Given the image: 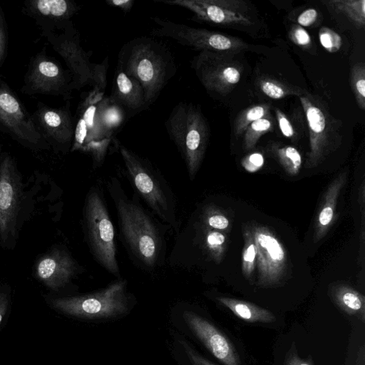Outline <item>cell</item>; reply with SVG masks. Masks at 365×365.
<instances>
[{"mask_svg": "<svg viewBox=\"0 0 365 365\" xmlns=\"http://www.w3.org/2000/svg\"><path fill=\"white\" fill-rule=\"evenodd\" d=\"M36 9L43 16L65 19L70 17L76 10V6L66 0H38Z\"/></svg>", "mask_w": 365, "mask_h": 365, "instance_id": "obj_26", "label": "cell"}, {"mask_svg": "<svg viewBox=\"0 0 365 365\" xmlns=\"http://www.w3.org/2000/svg\"><path fill=\"white\" fill-rule=\"evenodd\" d=\"M37 73L43 78L62 81V75L59 67L50 61H42L37 65Z\"/></svg>", "mask_w": 365, "mask_h": 365, "instance_id": "obj_35", "label": "cell"}, {"mask_svg": "<svg viewBox=\"0 0 365 365\" xmlns=\"http://www.w3.org/2000/svg\"><path fill=\"white\" fill-rule=\"evenodd\" d=\"M0 123L22 141L34 144L41 139L19 101L3 86H0Z\"/></svg>", "mask_w": 365, "mask_h": 365, "instance_id": "obj_15", "label": "cell"}, {"mask_svg": "<svg viewBox=\"0 0 365 365\" xmlns=\"http://www.w3.org/2000/svg\"><path fill=\"white\" fill-rule=\"evenodd\" d=\"M106 3L113 7H118L124 12H128L133 7V0H106Z\"/></svg>", "mask_w": 365, "mask_h": 365, "instance_id": "obj_41", "label": "cell"}, {"mask_svg": "<svg viewBox=\"0 0 365 365\" xmlns=\"http://www.w3.org/2000/svg\"><path fill=\"white\" fill-rule=\"evenodd\" d=\"M298 97L309 130L310 150L306 167L314 168L340 143L341 125L319 98L306 92Z\"/></svg>", "mask_w": 365, "mask_h": 365, "instance_id": "obj_8", "label": "cell"}, {"mask_svg": "<svg viewBox=\"0 0 365 365\" xmlns=\"http://www.w3.org/2000/svg\"><path fill=\"white\" fill-rule=\"evenodd\" d=\"M200 245L203 251L215 263L223 259L226 247L227 237L225 232L199 225Z\"/></svg>", "mask_w": 365, "mask_h": 365, "instance_id": "obj_20", "label": "cell"}, {"mask_svg": "<svg viewBox=\"0 0 365 365\" xmlns=\"http://www.w3.org/2000/svg\"><path fill=\"white\" fill-rule=\"evenodd\" d=\"M277 121L282 135L288 138H294L296 136V130L287 116L279 108H275Z\"/></svg>", "mask_w": 365, "mask_h": 365, "instance_id": "obj_36", "label": "cell"}, {"mask_svg": "<svg viewBox=\"0 0 365 365\" xmlns=\"http://www.w3.org/2000/svg\"><path fill=\"white\" fill-rule=\"evenodd\" d=\"M273 150L279 163L287 174L296 175L299 173L302 165V158L297 148L291 145H285L275 147Z\"/></svg>", "mask_w": 365, "mask_h": 365, "instance_id": "obj_27", "label": "cell"}, {"mask_svg": "<svg viewBox=\"0 0 365 365\" xmlns=\"http://www.w3.org/2000/svg\"><path fill=\"white\" fill-rule=\"evenodd\" d=\"M130 181L153 212L178 232L174 194L163 175L147 160L118 142Z\"/></svg>", "mask_w": 365, "mask_h": 365, "instance_id": "obj_3", "label": "cell"}, {"mask_svg": "<svg viewBox=\"0 0 365 365\" xmlns=\"http://www.w3.org/2000/svg\"><path fill=\"white\" fill-rule=\"evenodd\" d=\"M21 195L20 175L12 159L5 155L0 163V239L5 245L16 237Z\"/></svg>", "mask_w": 365, "mask_h": 365, "instance_id": "obj_12", "label": "cell"}, {"mask_svg": "<svg viewBox=\"0 0 365 365\" xmlns=\"http://www.w3.org/2000/svg\"><path fill=\"white\" fill-rule=\"evenodd\" d=\"M186 324L210 352L225 365H239L238 356L227 338L212 323L197 314L185 311Z\"/></svg>", "mask_w": 365, "mask_h": 365, "instance_id": "obj_13", "label": "cell"}, {"mask_svg": "<svg viewBox=\"0 0 365 365\" xmlns=\"http://www.w3.org/2000/svg\"><path fill=\"white\" fill-rule=\"evenodd\" d=\"M250 227L257 250L258 284L270 286L279 283L286 274L287 265L282 244L267 227L255 225Z\"/></svg>", "mask_w": 365, "mask_h": 365, "instance_id": "obj_11", "label": "cell"}, {"mask_svg": "<svg viewBox=\"0 0 365 365\" xmlns=\"http://www.w3.org/2000/svg\"><path fill=\"white\" fill-rule=\"evenodd\" d=\"M351 86L360 109H365V67L362 63L355 64L351 70Z\"/></svg>", "mask_w": 365, "mask_h": 365, "instance_id": "obj_31", "label": "cell"}, {"mask_svg": "<svg viewBox=\"0 0 365 365\" xmlns=\"http://www.w3.org/2000/svg\"><path fill=\"white\" fill-rule=\"evenodd\" d=\"M347 172L341 173L328 186L317 213L314 226V239L321 240L327 233L335 218L337 200L346 184Z\"/></svg>", "mask_w": 365, "mask_h": 365, "instance_id": "obj_16", "label": "cell"}, {"mask_svg": "<svg viewBox=\"0 0 365 365\" xmlns=\"http://www.w3.org/2000/svg\"><path fill=\"white\" fill-rule=\"evenodd\" d=\"M217 299L235 315L250 322L268 323L275 319L269 311L245 301L225 297H218Z\"/></svg>", "mask_w": 365, "mask_h": 365, "instance_id": "obj_18", "label": "cell"}, {"mask_svg": "<svg viewBox=\"0 0 365 365\" xmlns=\"http://www.w3.org/2000/svg\"><path fill=\"white\" fill-rule=\"evenodd\" d=\"M264 164L263 155L259 153H253L244 158L242 165L249 172H255Z\"/></svg>", "mask_w": 365, "mask_h": 365, "instance_id": "obj_38", "label": "cell"}, {"mask_svg": "<svg viewBox=\"0 0 365 365\" xmlns=\"http://www.w3.org/2000/svg\"><path fill=\"white\" fill-rule=\"evenodd\" d=\"M151 19L157 26L151 31L152 36L173 38L181 45L198 51H209L236 55L250 47V44L237 37L178 24L158 16H153Z\"/></svg>", "mask_w": 365, "mask_h": 365, "instance_id": "obj_9", "label": "cell"}, {"mask_svg": "<svg viewBox=\"0 0 365 365\" xmlns=\"http://www.w3.org/2000/svg\"><path fill=\"white\" fill-rule=\"evenodd\" d=\"M318 18V12L316 9L309 8L302 11L297 19V22L300 26L308 27L314 24Z\"/></svg>", "mask_w": 365, "mask_h": 365, "instance_id": "obj_40", "label": "cell"}, {"mask_svg": "<svg viewBox=\"0 0 365 365\" xmlns=\"http://www.w3.org/2000/svg\"><path fill=\"white\" fill-rule=\"evenodd\" d=\"M55 311L79 319H112L127 313L130 298L127 281L118 279L99 291L86 294L46 297Z\"/></svg>", "mask_w": 365, "mask_h": 365, "instance_id": "obj_5", "label": "cell"}, {"mask_svg": "<svg viewBox=\"0 0 365 365\" xmlns=\"http://www.w3.org/2000/svg\"><path fill=\"white\" fill-rule=\"evenodd\" d=\"M108 190L115 207L120 232L129 252L147 269H154L164 259V235L157 221L139 202L129 197L118 179L108 181Z\"/></svg>", "mask_w": 365, "mask_h": 365, "instance_id": "obj_1", "label": "cell"}, {"mask_svg": "<svg viewBox=\"0 0 365 365\" xmlns=\"http://www.w3.org/2000/svg\"><path fill=\"white\" fill-rule=\"evenodd\" d=\"M273 128L274 122L270 115L250 123L244 132V149L250 150L254 148L259 138Z\"/></svg>", "mask_w": 365, "mask_h": 365, "instance_id": "obj_29", "label": "cell"}, {"mask_svg": "<svg viewBox=\"0 0 365 365\" xmlns=\"http://www.w3.org/2000/svg\"><path fill=\"white\" fill-rule=\"evenodd\" d=\"M289 37L294 44L304 48L309 49L312 47V41L309 34L298 24L291 27Z\"/></svg>", "mask_w": 365, "mask_h": 365, "instance_id": "obj_34", "label": "cell"}, {"mask_svg": "<svg viewBox=\"0 0 365 365\" xmlns=\"http://www.w3.org/2000/svg\"><path fill=\"white\" fill-rule=\"evenodd\" d=\"M319 39L322 47L329 53L337 52L341 46L340 35L328 27H322L319 31Z\"/></svg>", "mask_w": 365, "mask_h": 365, "instance_id": "obj_33", "label": "cell"}, {"mask_svg": "<svg viewBox=\"0 0 365 365\" xmlns=\"http://www.w3.org/2000/svg\"><path fill=\"white\" fill-rule=\"evenodd\" d=\"M334 298L336 303L350 314L359 313L364 316V297L352 287L339 284L333 290Z\"/></svg>", "mask_w": 365, "mask_h": 365, "instance_id": "obj_23", "label": "cell"}, {"mask_svg": "<svg viewBox=\"0 0 365 365\" xmlns=\"http://www.w3.org/2000/svg\"><path fill=\"white\" fill-rule=\"evenodd\" d=\"M235 55L209 51H199L191 67L204 88L210 93L226 96L240 81L242 65Z\"/></svg>", "mask_w": 365, "mask_h": 365, "instance_id": "obj_10", "label": "cell"}, {"mask_svg": "<svg viewBox=\"0 0 365 365\" xmlns=\"http://www.w3.org/2000/svg\"><path fill=\"white\" fill-rule=\"evenodd\" d=\"M111 138H106L100 140H92L86 143L81 151L91 155L93 166L98 167L103 163Z\"/></svg>", "mask_w": 365, "mask_h": 365, "instance_id": "obj_32", "label": "cell"}, {"mask_svg": "<svg viewBox=\"0 0 365 365\" xmlns=\"http://www.w3.org/2000/svg\"><path fill=\"white\" fill-rule=\"evenodd\" d=\"M200 225L223 232L230 230L231 227L227 216L220 210L212 206L203 209L200 216Z\"/></svg>", "mask_w": 365, "mask_h": 365, "instance_id": "obj_30", "label": "cell"}, {"mask_svg": "<svg viewBox=\"0 0 365 365\" xmlns=\"http://www.w3.org/2000/svg\"><path fill=\"white\" fill-rule=\"evenodd\" d=\"M244 247L242 257V270L245 277L252 282L257 264V250L250 226L243 230Z\"/></svg>", "mask_w": 365, "mask_h": 365, "instance_id": "obj_25", "label": "cell"}, {"mask_svg": "<svg viewBox=\"0 0 365 365\" xmlns=\"http://www.w3.org/2000/svg\"><path fill=\"white\" fill-rule=\"evenodd\" d=\"M287 365H312L307 361H304L302 359H299L297 356H292L290 357L287 363Z\"/></svg>", "mask_w": 365, "mask_h": 365, "instance_id": "obj_43", "label": "cell"}, {"mask_svg": "<svg viewBox=\"0 0 365 365\" xmlns=\"http://www.w3.org/2000/svg\"><path fill=\"white\" fill-rule=\"evenodd\" d=\"M269 110L270 106L267 103L252 106L243 110L235 120V135H241L250 123L269 115Z\"/></svg>", "mask_w": 365, "mask_h": 365, "instance_id": "obj_28", "label": "cell"}, {"mask_svg": "<svg viewBox=\"0 0 365 365\" xmlns=\"http://www.w3.org/2000/svg\"><path fill=\"white\" fill-rule=\"evenodd\" d=\"M6 49V36L4 29L2 26V22L0 19V64L2 63V61L4 57Z\"/></svg>", "mask_w": 365, "mask_h": 365, "instance_id": "obj_42", "label": "cell"}, {"mask_svg": "<svg viewBox=\"0 0 365 365\" xmlns=\"http://www.w3.org/2000/svg\"><path fill=\"white\" fill-rule=\"evenodd\" d=\"M118 68L140 84L146 106L157 99L175 72L168 49L147 37L137 38L123 45L118 55Z\"/></svg>", "mask_w": 365, "mask_h": 365, "instance_id": "obj_2", "label": "cell"}, {"mask_svg": "<svg viewBox=\"0 0 365 365\" xmlns=\"http://www.w3.org/2000/svg\"><path fill=\"white\" fill-rule=\"evenodd\" d=\"M11 307V289L4 284L0 287V327L5 321Z\"/></svg>", "mask_w": 365, "mask_h": 365, "instance_id": "obj_37", "label": "cell"}, {"mask_svg": "<svg viewBox=\"0 0 365 365\" xmlns=\"http://www.w3.org/2000/svg\"><path fill=\"white\" fill-rule=\"evenodd\" d=\"M113 96L110 100L131 110H138L146 104L143 90L140 84L117 68Z\"/></svg>", "mask_w": 365, "mask_h": 365, "instance_id": "obj_17", "label": "cell"}, {"mask_svg": "<svg viewBox=\"0 0 365 365\" xmlns=\"http://www.w3.org/2000/svg\"><path fill=\"white\" fill-rule=\"evenodd\" d=\"M83 225L94 259L110 273L119 276L114 227L103 195L97 187H92L86 195Z\"/></svg>", "mask_w": 365, "mask_h": 365, "instance_id": "obj_6", "label": "cell"}, {"mask_svg": "<svg viewBox=\"0 0 365 365\" xmlns=\"http://www.w3.org/2000/svg\"><path fill=\"white\" fill-rule=\"evenodd\" d=\"M161 3L186 8L194 21L252 34L261 21L254 6L244 0H161Z\"/></svg>", "mask_w": 365, "mask_h": 365, "instance_id": "obj_7", "label": "cell"}, {"mask_svg": "<svg viewBox=\"0 0 365 365\" xmlns=\"http://www.w3.org/2000/svg\"><path fill=\"white\" fill-rule=\"evenodd\" d=\"M97 116L103 132L111 138L113 131L123 123L125 113L123 107L106 98L98 103Z\"/></svg>", "mask_w": 365, "mask_h": 365, "instance_id": "obj_21", "label": "cell"}, {"mask_svg": "<svg viewBox=\"0 0 365 365\" xmlns=\"http://www.w3.org/2000/svg\"><path fill=\"white\" fill-rule=\"evenodd\" d=\"M329 12L348 21L357 29L365 26V0H329L323 1Z\"/></svg>", "mask_w": 365, "mask_h": 365, "instance_id": "obj_19", "label": "cell"}, {"mask_svg": "<svg viewBox=\"0 0 365 365\" xmlns=\"http://www.w3.org/2000/svg\"><path fill=\"white\" fill-rule=\"evenodd\" d=\"M42 122L53 135L62 143L69 142L73 135L72 125L68 115L62 111L46 110Z\"/></svg>", "mask_w": 365, "mask_h": 365, "instance_id": "obj_22", "label": "cell"}, {"mask_svg": "<svg viewBox=\"0 0 365 365\" xmlns=\"http://www.w3.org/2000/svg\"><path fill=\"white\" fill-rule=\"evenodd\" d=\"M165 128L177 145L190 180L195 177L207 146L210 129L200 108L187 102H180L172 110Z\"/></svg>", "mask_w": 365, "mask_h": 365, "instance_id": "obj_4", "label": "cell"}, {"mask_svg": "<svg viewBox=\"0 0 365 365\" xmlns=\"http://www.w3.org/2000/svg\"><path fill=\"white\" fill-rule=\"evenodd\" d=\"M257 86L266 96L277 100L291 95L299 96L304 93L297 87L270 77H262L258 79Z\"/></svg>", "mask_w": 365, "mask_h": 365, "instance_id": "obj_24", "label": "cell"}, {"mask_svg": "<svg viewBox=\"0 0 365 365\" xmlns=\"http://www.w3.org/2000/svg\"><path fill=\"white\" fill-rule=\"evenodd\" d=\"M77 264L64 249L53 248L43 255L36 264V276L46 287L58 291L75 276Z\"/></svg>", "mask_w": 365, "mask_h": 365, "instance_id": "obj_14", "label": "cell"}, {"mask_svg": "<svg viewBox=\"0 0 365 365\" xmlns=\"http://www.w3.org/2000/svg\"><path fill=\"white\" fill-rule=\"evenodd\" d=\"M187 358L192 365H215L192 349L186 341H181Z\"/></svg>", "mask_w": 365, "mask_h": 365, "instance_id": "obj_39", "label": "cell"}]
</instances>
